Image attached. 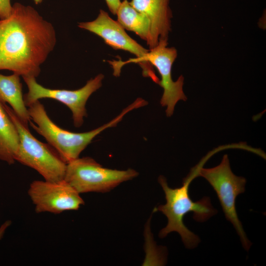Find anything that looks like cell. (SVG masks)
Listing matches in <instances>:
<instances>
[{"label":"cell","instance_id":"cell-1","mask_svg":"<svg viewBox=\"0 0 266 266\" xmlns=\"http://www.w3.org/2000/svg\"><path fill=\"white\" fill-rule=\"evenodd\" d=\"M57 42L53 25L33 7L16 2L0 20V69L36 78Z\"/></svg>","mask_w":266,"mask_h":266},{"label":"cell","instance_id":"cell-2","mask_svg":"<svg viewBox=\"0 0 266 266\" xmlns=\"http://www.w3.org/2000/svg\"><path fill=\"white\" fill-rule=\"evenodd\" d=\"M203 162L191 169L190 173L183 179L182 186L171 188L168 186L166 178L160 176L158 181L164 191L166 203L160 205L154 209L155 211L162 212L167 218L166 226L162 229L159 234L164 238L172 232L178 233L181 236L185 246L188 249L196 248L200 242L199 237L189 230L183 223V218L190 212L193 213L194 219L198 222H203L217 213L208 197L194 201L189 193V187L192 180L198 176L200 168Z\"/></svg>","mask_w":266,"mask_h":266},{"label":"cell","instance_id":"cell-3","mask_svg":"<svg viewBox=\"0 0 266 266\" xmlns=\"http://www.w3.org/2000/svg\"><path fill=\"white\" fill-rule=\"evenodd\" d=\"M31 120V127L44 137L49 145L59 153L67 164L79 158L80 153L101 132L108 128L116 126L128 113L133 110L128 105L111 121L99 128L84 133H73L63 129L49 118L43 105L37 100L28 107Z\"/></svg>","mask_w":266,"mask_h":266},{"label":"cell","instance_id":"cell-4","mask_svg":"<svg viewBox=\"0 0 266 266\" xmlns=\"http://www.w3.org/2000/svg\"><path fill=\"white\" fill-rule=\"evenodd\" d=\"M1 104L15 124L19 135L15 161L35 169L45 180L58 182L64 180L66 163L57 151L49 144L35 138L13 109L6 103Z\"/></svg>","mask_w":266,"mask_h":266},{"label":"cell","instance_id":"cell-5","mask_svg":"<svg viewBox=\"0 0 266 266\" xmlns=\"http://www.w3.org/2000/svg\"><path fill=\"white\" fill-rule=\"evenodd\" d=\"M200 176L205 178L215 191L226 219L234 228L244 249L248 251L252 243L247 237L235 207L237 196L245 191L246 179L232 172L227 154L215 167L204 168L201 166L198 172Z\"/></svg>","mask_w":266,"mask_h":266},{"label":"cell","instance_id":"cell-6","mask_svg":"<svg viewBox=\"0 0 266 266\" xmlns=\"http://www.w3.org/2000/svg\"><path fill=\"white\" fill-rule=\"evenodd\" d=\"M137 175L138 172L131 168L121 170L103 167L93 158L86 157L66 164L64 180L79 194L105 193Z\"/></svg>","mask_w":266,"mask_h":266},{"label":"cell","instance_id":"cell-7","mask_svg":"<svg viewBox=\"0 0 266 266\" xmlns=\"http://www.w3.org/2000/svg\"><path fill=\"white\" fill-rule=\"evenodd\" d=\"M28 88L24 95V100L27 107L42 99H52L63 103L71 110L74 126L81 127L84 118L87 114L86 104L91 95L102 86L104 75L100 73L89 80L82 88L75 90L51 89L38 83L34 77H23Z\"/></svg>","mask_w":266,"mask_h":266},{"label":"cell","instance_id":"cell-8","mask_svg":"<svg viewBox=\"0 0 266 266\" xmlns=\"http://www.w3.org/2000/svg\"><path fill=\"white\" fill-rule=\"evenodd\" d=\"M78 27L100 37L114 49L123 50L134 55L136 58L132 62L139 64L143 76L149 77L156 83L159 84L160 80L153 66L145 60L149 49L144 48L130 36L118 21L112 19L107 12L100 9L96 19L79 22Z\"/></svg>","mask_w":266,"mask_h":266},{"label":"cell","instance_id":"cell-9","mask_svg":"<svg viewBox=\"0 0 266 266\" xmlns=\"http://www.w3.org/2000/svg\"><path fill=\"white\" fill-rule=\"evenodd\" d=\"M28 193L37 213L59 214L78 210L84 204L80 194L64 180L58 182L34 180L31 183Z\"/></svg>","mask_w":266,"mask_h":266},{"label":"cell","instance_id":"cell-10","mask_svg":"<svg viewBox=\"0 0 266 266\" xmlns=\"http://www.w3.org/2000/svg\"><path fill=\"white\" fill-rule=\"evenodd\" d=\"M167 40H159L158 45L149 49L146 61L155 66L161 75L159 85L163 88L164 92L161 99L162 106H166V114L171 116L174 107L180 100L185 101L186 96L183 91L184 77L182 75L174 81L171 76V68L177 56L174 47H167Z\"/></svg>","mask_w":266,"mask_h":266},{"label":"cell","instance_id":"cell-11","mask_svg":"<svg viewBox=\"0 0 266 266\" xmlns=\"http://www.w3.org/2000/svg\"><path fill=\"white\" fill-rule=\"evenodd\" d=\"M169 0H132L130 3L137 11L144 15L150 24V36L147 44L149 49L155 47L159 40H167L171 31L172 17Z\"/></svg>","mask_w":266,"mask_h":266},{"label":"cell","instance_id":"cell-12","mask_svg":"<svg viewBox=\"0 0 266 266\" xmlns=\"http://www.w3.org/2000/svg\"><path fill=\"white\" fill-rule=\"evenodd\" d=\"M23 96L19 75L14 73L7 76L0 74V102L8 103L22 123L28 127L31 119Z\"/></svg>","mask_w":266,"mask_h":266},{"label":"cell","instance_id":"cell-13","mask_svg":"<svg viewBox=\"0 0 266 266\" xmlns=\"http://www.w3.org/2000/svg\"><path fill=\"white\" fill-rule=\"evenodd\" d=\"M19 145L17 129L0 102V160L13 164Z\"/></svg>","mask_w":266,"mask_h":266},{"label":"cell","instance_id":"cell-14","mask_svg":"<svg viewBox=\"0 0 266 266\" xmlns=\"http://www.w3.org/2000/svg\"><path fill=\"white\" fill-rule=\"evenodd\" d=\"M117 21L125 29L134 32L148 43L150 24L148 19L135 9L127 0L122 1L117 11Z\"/></svg>","mask_w":266,"mask_h":266},{"label":"cell","instance_id":"cell-15","mask_svg":"<svg viewBox=\"0 0 266 266\" xmlns=\"http://www.w3.org/2000/svg\"><path fill=\"white\" fill-rule=\"evenodd\" d=\"M11 0H0V20L8 18L11 12Z\"/></svg>","mask_w":266,"mask_h":266},{"label":"cell","instance_id":"cell-16","mask_svg":"<svg viewBox=\"0 0 266 266\" xmlns=\"http://www.w3.org/2000/svg\"><path fill=\"white\" fill-rule=\"evenodd\" d=\"M110 11L116 15L118 8L121 2V0H105Z\"/></svg>","mask_w":266,"mask_h":266},{"label":"cell","instance_id":"cell-17","mask_svg":"<svg viewBox=\"0 0 266 266\" xmlns=\"http://www.w3.org/2000/svg\"><path fill=\"white\" fill-rule=\"evenodd\" d=\"M11 221L7 220L5 221L0 227V240L2 238L5 231L11 225Z\"/></svg>","mask_w":266,"mask_h":266},{"label":"cell","instance_id":"cell-18","mask_svg":"<svg viewBox=\"0 0 266 266\" xmlns=\"http://www.w3.org/2000/svg\"><path fill=\"white\" fill-rule=\"evenodd\" d=\"M36 4L41 3L44 0H33Z\"/></svg>","mask_w":266,"mask_h":266}]
</instances>
